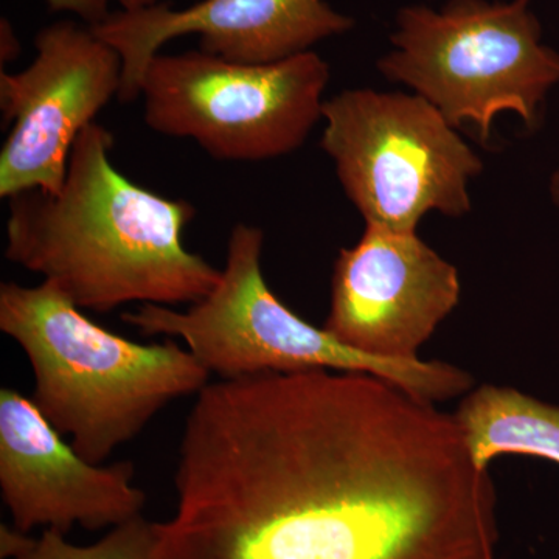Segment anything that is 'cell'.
I'll return each mask as SVG.
<instances>
[{
  "mask_svg": "<svg viewBox=\"0 0 559 559\" xmlns=\"http://www.w3.org/2000/svg\"><path fill=\"white\" fill-rule=\"evenodd\" d=\"M156 559H496V489L454 417L362 371L209 382Z\"/></svg>",
  "mask_w": 559,
  "mask_h": 559,
  "instance_id": "obj_1",
  "label": "cell"
},
{
  "mask_svg": "<svg viewBox=\"0 0 559 559\" xmlns=\"http://www.w3.org/2000/svg\"><path fill=\"white\" fill-rule=\"evenodd\" d=\"M112 148V132L94 121L70 151L60 190L7 200L5 259L83 311L204 299L221 270L183 245L197 209L124 178L110 160Z\"/></svg>",
  "mask_w": 559,
  "mask_h": 559,
  "instance_id": "obj_2",
  "label": "cell"
},
{
  "mask_svg": "<svg viewBox=\"0 0 559 559\" xmlns=\"http://www.w3.org/2000/svg\"><path fill=\"white\" fill-rule=\"evenodd\" d=\"M0 330L27 356L40 414L95 465L212 374L176 340L139 344L102 329L47 282L0 285Z\"/></svg>",
  "mask_w": 559,
  "mask_h": 559,
  "instance_id": "obj_3",
  "label": "cell"
},
{
  "mask_svg": "<svg viewBox=\"0 0 559 559\" xmlns=\"http://www.w3.org/2000/svg\"><path fill=\"white\" fill-rule=\"evenodd\" d=\"M263 245L259 227L235 224L226 263L209 296L186 311L142 305L121 319L145 336L179 340L219 380L307 370L362 371L429 403L454 399L471 388L473 378L450 364L366 355L301 319L264 280Z\"/></svg>",
  "mask_w": 559,
  "mask_h": 559,
  "instance_id": "obj_4",
  "label": "cell"
},
{
  "mask_svg": "<svg viewBox=\"0 0 559 559\" xmlns=\"http://www.w3.org/2000/svg\"><path fill=\"white\" fill-rule=\"evenodd\" d=\"M532 2L404 7L390 36L393 49L378 69L436 106L451 127L474 124L484 142L503 112L535 130L547 95L559 84V53L543 43Z\"/></svg>",
  "mask_w": 559,
  "mask_h": 559,
  "instance_id": "obj_5",
  "label": "cell"
},
{
  "mask_svg": "<svg viewBox=\"0 0 559 559\" xmlns=\"http://www.w3.org/2000/svg\"><path fill=\"white\" fill-rule=\"evenodd\" d=\"M320 146L366 226L417 234L430 212H471L480 157L421 95L347 90L323 103Z\"/></svg>",
  "mask_w": 559,
  "mask_h": 559,
  "instance_id": "obj_6",
  "label": "cell"
},
{
  "mask_svg": "<svg viewBox=\"0 0 559 559\" xmlns=\"http://www.w3.org/2000/svg\"><path fill=\"white\" fill-rule=\"evenodd\" d=\"M330 66L314 50L238 64L200 49L156 55L140 81L143 120L193 140L213 159L264 162L294 153L322 121Z\"/></svg>",
  "mask_w": 559,
  "mask_h": 559,
  "instance_id": "obj_7",
  "label": "cell"
},
{
  "mask_svg": "<svg viewBox=\"0 0 559 559\" xmlns=\"http://www.w3.org/2000/svg\"><path fill=\"white\" fill-rule=\"evenodd\" d=\"M36 58L21 72L0 73L3 127L0 197L58 191L70 151L95 117L119 98L123 61L90 25L58 21L35 38Z\"/></svg>",
  "mask_w": 559,
  "mask_h": 559,
  "instance_id": "obj_8",
  "label": "cell"
},
{
  "mask_svg": "<svg viewBox=\"0 0 559 559\" xmlns=\"http://www.w3.org/2000/svg\"><path fill=\"white\" fill-rule=\"evenodd\" d=\"M459 299L457 270L417 234L366 226L334 263L323 329L366 355L418 359Z\"/></svg>",
  "mask_w": 559,
  "mask_h": 559,
  "instance_id": "obj_9",
  "label": "cell"
},
{
  "mask_svg": "<svg viewBox=\"0 0 559 559\" xmlns=\"http://www.w3.org/2000/svg\"><path fill=\"white\" fill-rule=\"evenodd\" d=\"M355 20L325 0H201L175 10L159 2L150 9L114 11L91 27L123 61L119 102L140 95L146 66L165 44L200 36L198 49L238 64H272L311 51L320 40L344 35Z\"/></svg>",
  "mask_w": 559,
  "mask_h": 559,
  "instance_id": "obj_10",
  "label": "cell"
},
{
  "mask_svg": "<svg viewBox=\"0 0 559 559\" xmlns=\"http://www.w3.org/2000/svg\"><path fill=\"white\" fill-rule=\"evenodd\" d=\"M132 462L95 465L66 443L32 399L0 390V492L13 527L66 533L117 527L140 516L146 495Z\"/></svg>",
  "mask_w": 559,
  "mask_h": 559,
  "instance_id": "obj_11",
  "label": "cell"
},
{
  "mask_svg": "<svg viewBox=\"0 0 559 559\" xmlns=\"http://www.w3.org/2000/svg\"><path fill=\"white\" fill-rule=\"evenodd\" d=\"M454 418L481 469L500 454L559 463V407L514 389L484 385L466 396Z\"/></svg>",
  "mask_w": 559,
  "mask_h": 559,
  "instance_id": "obj_12",
  "label": "cell"
},
{
  "mask_svg": "<svg viewBox=\"0 0 559 559\" xmlns=\"http://www.w3.org/2000/svg\"><path fill=\"white\" fill-rule=\"evenodd\" d=\"M157 539V522L140 514L110 528L91 546H76L57 530H44L39 538L28 536L20 554L11 559H156Z\"/></svg>",
  "mask_w": 559,
  "mask_h": 559,
  "instance_id": "obj_13",
  "label": "cell"
},
{
  "mask_svg": "<svg viewBox=\"0 0 559 559\" xmlns=\"http://www.w3.org/2000/svg\"><path fill=\"white\" fill-rule=\"evenodd\" d=\"M47 3L50 10L75 13L90 27H97L112 13L109 11V0H47Z\"/></svg>",
  "mask_w": 559,
  "mask_h": 559,
  "instance_id": "obj_14",
  "label": "cell"
},
{
  "mask_svg": "<svg viewBox=\"0 0 559 559\" xmlns=\"http://www.w3.org/2000/svg\"><path fill=\"white\" fill-rule=\"evenodd\" d=\"M20 53L21 43L16 38L13 25L9 20L2 17L0 21V61H2V66L16 60Z\"/></svg>",
  "mask_w": 559,
  "mask_h": 559,
  "instance_id": "obj_15",
  "label": "cell"
},
{
  "mask_svg": "<svg viewBox=\"0 0 559 559\" xmlns=\"http://www.w3.org/2000/svg\"><path fill=\"white\" fill-rule=\"evenodd\" d=\"M159 2L160 0H119L121 10L124 11L150 9Z\"/></svg>",
  "mask_w": 559,
  "mask_h": 559,
  "instance_id": "obj_16",
  "label": "cell"
},
{
  "mask_svg": "<svg viewBox=\"0 0 559 559\" xmlns=\"http://www.w3.org/2000/svg\"><path fill=\"white\" fill-rule=\"evenodd\" d=\"M549 191L551 201H554V204L559 207V168L557 171H554V175H551Z\"/></svg>",
  "mask_w": 559,
  "mask_h": 559,
  "instance_id": "obj_17",
  "label": "cell"
}]
</instances>
